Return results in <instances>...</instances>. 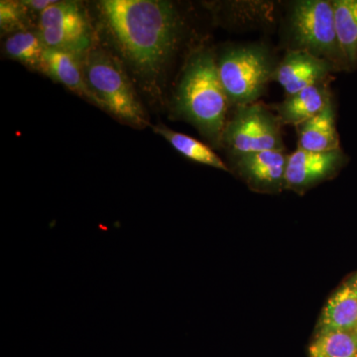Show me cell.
<instances>
[{
    "instance_id": "obj_2",
    "label": "cell",
    "mask_w": 357,
    "mask_h": 357,
    "mask_svg": "<svg viewBox=\"0 0 357 357\" xmlns=\"http://www.w3.org/2000/svg\"><path fill=\"white\" fill-rule=\"evenodd\" d=\"M175 102L178 114L215 144L222 142L229 100L213 52L199 50L189 59L176 91Z\"/></svg>"
},
{
    "instance_id": "obj_19",
    "label": "cell",
    "mask_w": 357,
    "mask_h": 357,
    "mask_svg": "<svg viewBox=\"0 0 357 357\" xmlns=\"http://www.w3.org/2000/svg\"><path fill=\"white\" fill-rule=\"evenodd\" d=\"M26 7L21 2H0V26L3 31H13L15 28L22 26L26 13Z\"/></svg>"
},
{
    "instance_id": "obj_18",
    "label": "cell",
    "mask_w": 357,
    "mask_h": 357,
    "mask_svg": "<svg viewBox=\"0 0 357 357\" xmlns=\"http://www.w3.org/2000/svg\"><path fill=\"white\" fill-rule=\"evenodd\" d=\"M45 50L39 35L29 31L14 33L6 41V55L31 69L42 70Z\"/></svg>"
},
{
    "instance_id": "obj_12",
    "label": "cell",
    "mask_w": 357,
    "mask_h": 357,
    "mask_svg": "<svg viewBox=\"0 0 357 357\" xmlns=\"http://www.w3.org/2000/svg\"><path fill=\"white\" fill-rule=\"evenodd\" d=\"M357 331V276L352 275L328 300L316 332Z\"/></svg>"
},
{
    "instance_id": "obj_9",
    "label": "cell",
    "mask_w": 357,
    "mask_h": 357,
    "mask_svg": "<svg viewBox=\"0 0 357 357\" xmlns=\"http://www.w3.org/2000/svg\"><path fill=\"white\" fill-rule=\"evenodd\" d=\"M232 157L234 170L249 189L261 194H278L285 190V151L250 152Z\"/></svg>"
},
{
    "instance_id": "obj_20",
    "label": "cell",
    "mask_w": 357,
    "mask_h": 357,
    "mask_svg": "<svg viewBox=\"0 0 357 357\" xmlns=\"http://www.w3.org/2000/svg\"><path fill=\"white\" fill-rule=\"evenodd\" d=\"M55 2L52 0H26V1H22V3L24 4L26 8H30L33 11H39L41 13Z\"/></svg>"
},
{
    "instance_id": "obj_6",
    "label": "cell",
    "mask_w": 357,
    "mask_h": 357,
    "mask_svg": "<svg viewBox=\"0 0 357 357\" xmlns=\"http://www.w3.org/2000/svg\"><path fill=\"white\" fill-rule=\"evenodd\" d=\"M281 121L262 103L256 102L237 107L236 114L227 122L222 142L232 155L250 152L284 151Z\"/></svg>"
},
{
    "instance_id": "obj_10",
    "label": "cell",
    "mask_w": 357,
    "mask_h": 357,
    "mask_svg": "<svg viewBox=\"0 0 357 357\" xmlns=\"http://www.w3.org/2000/svg\"><path fill=\"white\" fill-rule=\"evenodd\" d=\"M333 70H337V68L326 59L294 49L277 65L274 79L290 96L328 81V77Z\"/></svg>"
},
{
    "instance_id": "obj_21",
    "label": "cell",
    "mask_w": 357,
    "mask_h": 357,
    "mask_svg": "<svg viewBox=\"0 0 357 357\" xmlns=\"http://www.w3.org/2000/svg\"><path fill=\"white\" fill-rule=\"evenodd\" d=\"M356 276H357V272H356Z\"/></svg>"
},
{
    "instance_id": "obj_13",
    "label": "cell",
    "mask_w": 357,
    "mask_h": 357,
    "mask_svg": "<svg viewBox=\"0 0 357 357\" xmlns=\"http://www.w3.org/2000/svg\"><path fill=\"white\" fill-rule=\"evenodd\" d=\"M332 100L328 81L324 82L288 96L287 100L277 105V116L282 124L297 128L323 112Z\"/></svg>"
},
{
    "instance_id": "obj_11",
    "label": "cell",
    "mask_w": 357,
    "mask_h": 357,
    "mask_svg": "<svg viewBox=\"0 0 357 357\" xmlns=\"http://www.w3.org/2000/svg\"><path fill=\"white\" fill-rule=\"evenodd\" d=\"M42 72L103 109L102 102L86 83L79 54L46 48Z\"/></svg>"
},
{
    "instance_id": "obj_8",
    "label": "cell",
    "mask_w": 357,
    "mask_h": 357,
    "mask_svg": "<svg viewBox=\"0 0 357 357\" xmlns=\"http://www.w3.org/2000/svg\"><path fill=\"white\" fill-rule=\"evenodd\" d=\"M349 162L342 148L332 151L312 152L298 148L288 155L285 190L304 195L325 181L332 180Z\"/></svg>"
},
{
    "instance_id": "obj_14",
    "label": "cell",
    "mask_w": 357,
    "mask_h": 357,
    "mask_svg": "<svg viewBox=\"0 0 357 357\" xmlns=\"http://www.w3.org/2000/svg\"><path fill=\"white\" fill-rule=\"evenodd\" d=\"M298 148L307 151L326 152L340 149L337 112L333 100L323 112L297 126Z\"/></svg>"
},
{
    "instance_id": "obj_5",
    "label": "cell",
    "mask_w": 357,
    "mask_h": 357,
    "mask_svg": "<svg viewBox=\"0 0 357 357\" xmlns=\"http://www.w3.org/2000/svg\"><path fill=\"white\" fill-rule=\"evenodd\" d=\"M289 22L296 50L309 52L317 57L326 59L337 70H347L337 39L333 1L295 2Z\"/></svg>"
},
{
    "instance_id": "obj_17",
    "label": "cell",
    "mask_w": 357,
    "mask_h": 357,
    "mask_svg": "<svg viewBox=\"0 0 357 357\" xmlns=\"http://www.w3.org/2000/svg\"><path fill=\"white\" fill-rule=\"evenodd\" d=\"M310 357H357V331L316 332Z\"/></svg>"
},
{
    "instance_id": "obj_15",
    "label": "cell",
    "mask_w": 357,
    "mask_h": 357,
    "mask_svg": "<svg viewBox=\"0 0 357 357\" xmlns=\"http://www.w3.org/2000/svg\"><path fill=\"white\" fill-rule=\"evenodd\" d=\"M335 28L347 70L357 68V0H335Z\"/></svg>"
},
{
    "instance_id": "obj_3",
    "label": "cell",
    "mask_w": 357,
    "mask_h": 357,
    "mask_svg": "<svg viewBox=\"0 0 357 357\" xmlns=\"http://www.w3.org/2000/svg\"><path fill=\"white\" fill-rule=\"evenodd\" d=\"M273 59L261 45H248L225 52L218 60V75L229 102L237 107L257 102L274 79Z\"/></svg>"
},
{
    "instance_id": "obj_4",
    "label": "cell",
    "mask_w": 357,
    "mask_h": 357,
    "mask_svg": "<svg viewBox=\"0 0 357 357\" xmlns=\"http://www.w3.org/2000/svg\"><path fill=\"white\" fill-rule=\"evenodd\" d=\"M89 89L107 110L131 126H146V115L121 65L107 52L93 50L83 66Z\"/></svg>"
},
{
    "instance_id": "obj_7",
    "label": "cell",
    "mask_w": 357,
    "mask_h": 357,
    "mask_svg": "<svg viewBox=\"0 0 357 357\" xmlns=\"http://www.w3.org/2000/svg\"><path fill=\"white\" fill-rule=\"evenodd\" d=\"M39 36L47 49L79 54L91 44L86 15L74 2H59L40 13Z\"/></svg>"
},
{
    "instance_id": "obj_16",
    "label": "cell",
    "mask_w": 357,
    "mask_h": 357,
    "mask_svg": "<svg viewBox=\"0 0 357 357\" xmlns=\"http://www.w3.org/2000/svg\"><path fill=\"white\" fill-rule=\"evenodd\" d=\"M154 131L160 134L162 137L165 138L172 145L174 149L177 150L178 153L187 157L188 159L199 164H203V165L229 172V167L225 165V162L210 147L206 146L201 141L195 139L185 134L176 132L165 126H157L154 128Z\"/></svg>"
},
{
    "instance_id": "obj_1",
    "label": "cell",
    "mask_w": 357,
    "mask_h": 357,
    "mask_svg": "<svg viewBox=\"0 0 357 357\" xmlns=\"http://www.w3.org/2000/svg\"><path fill=\"white\" fill-rule=\"evenodd\" d=\"M100 6L124 58L145 79L158 77L178 43L181 23L173 4L161 0H105Z\"/></svg>"
}]
</instances>
